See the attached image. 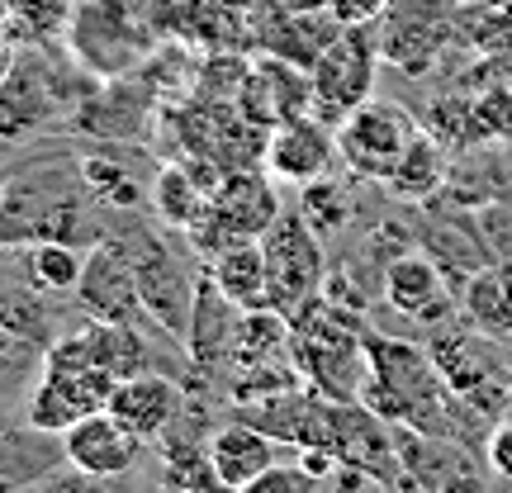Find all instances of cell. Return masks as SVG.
<instances>
[{"mask_svg": "<svg viewBox=\"0 0 512 493\" xmlns=\"http://www.w3.org/2000/svg\"><path fill=\"white\" fill-rule=\"evenodd\" d=\"M57 114V76L53 67H43L38 57L19 53L15 72L0 86V133L5 138H24L43 128Z\"/></svg>", "mask_w": 512, "mask_h": 493, "instance_id": "16", "label": "cell"}, {"mask_svg": "<svg viewBox=\"0 0 512 493\" xmlns=\"http://www.w3.org/2000/svg\"><path fill=\"white\" fill-rule=\"evenodd\" d=\"M67 38H72L76 62H86L100 76L128 72L147 53V34L138 24V10L124 5V0H81Z\"/></svg>", "mask_w": 512, "mask_h": 493, "instance_id": "7", "label": "cell"}, {"mask_svg": "<svg viewBox=\"0 0 512 493\" xmlns=\"http://www.w3.org/2000/svg\"><path fill=\"white\" fill-rule=\"evenodd\" d=\"M114 375L95 366H48L43 361V380L29 394V427L38 432H67L81 418H91L100 408H110L114 394Z\"/></svg>", "mask_w": 512, "mask_h": 493, "instance_id": "9", "label": "cell"}, {"mask_svg": "<svg viewBox=\"0 0 512 493\" xmlns=\"http://www.w3.org/2000/svg\"><path fill=\"white\" fill-rule=\"evenodd\" d=\"M275 456H280V441H275L271 432L252 427V422H242V418L223 422L219 432L209 437V460H214V470H219L228 493L247 489L256 475H266L275 465Z\"/></svg>", "mask_w": 512, "mask_h": 493, "instance_id": "17", "label": "cell"}, {"mask_svg": "<svg viewBox=\"0 0 512 493\" xmlns=\"http://www.w3.org/2000/svg\"><path fill=\"white\" fill-rule=\"evenodd\" d=\"M238 318H242V309H238V304H228V299L214 290V280H209V285L195 294V313H190V332H185L190 356H195L200 366H219L223 356L233 361Z\"/></svg>", "mask_w": 512, "mask_h": 493, "instance_id": "21", "label": "cell"}, {"mask_svg": "<svg viewBox=\"0 0 512 493\" xmlns=\"http://www.w3.org/2000/svg\"><path fill=\"white\" fill-rule=\"evenodd\" d=\"M304 195H299V214L328 238V233H337V228H347L351 219V200H347V190L337 181H328V176H318V181L309 185H299Z\"/></svg>", "mask_w": 512, "mask_h": 493, "instance_id": "26", "label": "cell"}, {"mask_svg": "<svg viewBox=\"0 0 512 493\" xmlns=\"http://www.w3.org/2000/svg\"><path fill=\"white\" fill-rule=\"evenodd\" d=\"M437 493H484V479H479L475 470H465V465H460L451 479H441Z\"/></svg>", "mask_w": 512, "mask_h": 493, "instance_id": "30", "label": "cell"}, {"mask_svg": "<svg viewBox=\"0 0 512 493\" xmlns=\"http://www.w3.org/2000/svg\"><path fill=\"white\" fill-rule=\"evenodd\" d=\"M366 493H389V489H380V484H370V489Z\"/></svg>", "mask_w": 512, "mask_h": 493, "instance_id": "35", "label": "cell"}, {"mask_svg": "<svg viewBox=\"0 0 512 493\" xmlns=\"http://www.w3.org/2000/svg\"><path fill=\"white\" fill-rule=\"evenodd\" d=\"M238 493H318V475H313L309 465H280V460H275L266 475H256L252 484Z\"/></svg>", "mask_w": 512, "mask_h": 493, "instance_id": "27", "label": "cell"}, {"mask_svg": "<svg viewBox=\"0 0 512 493\" xmlns=\"http://www.w3.org/2000/svg\"><path fill=\"white\" fill-rule=\"evenodd\" d=\"M238 110L261 124L266 133L290 119H304L313 114V91H309V67H299L290 57H261L252 62V72L242 81V95H238Z\"/></svg>", "mask_w": 512, "mask_h": 493, "instance_id": "10", "label": "cell"}, {"mask_svg": "<svg viewBox=\"0 0 512 493\" xmlns=\"http://www.w3.org/2000/svg\"><path fill=\"white\" fill-rule=\"evenodd\" d=\"M29 242H72V247L105 242L86 185H62L53 171L5 185L0 190V247H29Z\"/></svg>", "mask_w": 512, "mask_h": 493, "instance_id": "2", "label": "cell"}, {"mask_svg": "<svg viewBox=\"0 0 512 493\" xmlns=\"http://www.w3.org/2000/svg\"><path fill=\"white\" fill-rule=\"evenodd\" d=\"M5 19H10V0H0V24H5Z\"/></svg>", "mask_w": 512, "mask_h": 493, "instance_id": "34", "label": "cell"}, {"mask_svg": "<svg viewBox=\"0 0 512 493\" xmlns=\"http://www.w3.org/2000/svg\"><path fill=\"white\" fill-rule=\"evenodd\" d=\"M147 200H152V209H157V219H162V223H171V228H185V233H190V228L204 219V209H209V190H204V185H195V171L166 162V166H157Z\"/></svg>", "mask_w": 512, "mask_h": 493, "instance_id": "22", "label": "cell"}, {"mask_svg": "<svg viewBox=\"0 0 512 493\" xmlns=\"http://www.w3.org/2000/svg\"><path fill=\"white\" fill-rule=\"evenodd\" d=\"M62 451H67V465L81 470V475L114 479L133 470V460L143 451V437L133 427H124L110 408H100V413H91V418H81L76 427L62 432Z\"/></svg>", "mask_w": 512, "mask_h": 493, "instance_id": "12", "label": "cell"}, {"mask_svg": "<svg viewBox=\"0 0 512 493\" xmlns=\"http://www.w3.org/2000/svg\"><path fill=\"white\" fill-rule=\"evenodd\" d=\"M285 15H328L332 0H275Z\"/></svg>", "mask_w": 512, "mask_h": 493, "instance_id": "32", "label": "cell"}, {"mask_svg": "<svg viewBox=\"0 0 512 493\" xmlns=\"http://www.w3.org/2000/svg\"><path fill=\"white\" fill-rule=\"evenodd\" d=\"M332 157H337V128L323 124L318 114L290 119V124L271 128L266 138V171L285 185H309L328 176Z\"/></svg>", "mask_w": 512, "mask_h": 493, "instance_id": "13", "label": "cell"}, {"mask_svg": "<svg viewBox=\"0 0 512 493\" xmlns=\"http://www.w3.org/2000/svg\"><path fill=\"white\" fill-rule=\"evenodd\" d=\"M128 247V261H133V271H138V294H143V309L162 323L171 337H181L190 332V313H195V280L190 271L181 266V256L171 252L157 233H133L124 242Z\"/></svg>", "mask_w": 512, "mask_h": 493, "instance_id": "8", "label": "cell"}, {"mask_svg": "<svg viewBox=\"0 0 512 493\" xmlns=\"http://www.w3.org/2000/svg\"><path fill=\"white\" fill-rule=\"evenodd\" d=\"M370 380L361 403H370L384 422H403L422 437H456L451 413H460V399L446 389L437 361L427 347H413L403 337H366Z\"/></svg>", "mask_w": 512, "mask_h": 493, "instance_id": "1", "label": "cell"}, {"mask_svg": "<svg viewBox=\"0 0 512 493\" xmlns=\"http://www.w3.org/2000/svg\"><path fill=\"white\" fill-rule=\"evenodd\" d=\"M380 43H370L366 29H337L323 43V53L309 67L313 114L323 124H342L351 110H361L375 95V72H380Z\"/></svg>", "mask_w": 512, "mask_h": 493, "instance_id": "4", "label": "cell"}, {"mask_svg": "<svg viewBox=\"0 0 512 493\" xmlns=\"http://www.w3.org/2000/svg\"><path fill=\"white\" fill-rule=\"evenodd\" d=\"M465 323L479 328L494 342H512V261H484L479 271H470L465 280Z\"/></svg>", "mask_w": 512, "mask_h": 493, "instance_id": "19", "label": "cell"}, {"mask_svg": "<svg viewBox=\"0 0 512 493\" xmlns=\"http://www.w3.org/2000/svg\"><path fill=\"white\" fill-rule=\"evenodd\" d=\"M181 408H185V389L162 370H138V375L114 384L110 394V413L124 427H133L143 441L162 437L166 427L181 418Z\"/></svg>", "mask_w": 512, "mask_h": 493, "instance_id": "15", "label": "cell"}, {"mask_svg": "<svg viewBox=\"0 0 512 493\" xmlns=\"http://www.w3.org/2000/svg\"><path fill=\"white\" fill-rule=\"evenodd\" d=\"M209 280L214 290L238 304L242 313L252 309H271V275H266V252H261V238L233 242L223 252L209 256Z\"/></svg>", "mask_w": 512, "mask_h": 493, "instance_id": "18", "label": "cell"}, {"mask_svg": "<svg viewBox=\"0 0 512 493\" xmlns=\"http://www.w3.org/2000/svg\"><path fill=\"white\" fill-rule=\"evenodd\" d=\"M275 214H280V204H275L271 181H266L256 166H233V171H223V181L214 185L204 219L190 228V242H195L204 252V261H209L214 252L233 247V242L261 238L275 223Z\"/></svg>", "mask_w": 512, "mask_h": 493, "instance_id": "5", "label": "cell"}, {"mask_svg": "<svg viewBox=\"0 0 512 493\" xmlns=\"http://www.w3.org/2000/svg\"><path fill=\"white\" fill-rule=\"evenodd\" d=\"M389 5L394 0H332L328 19L337 29H370V24H380L389 15Z\"/></svg>", "mask_w": 512, "mask_h": 493, "instance_id": "28", "label": "cell"}, {"mask_svg": "<svg viewBox=\"0 0 512 493\" xmlns=\"http://www.w3.org/2000/svg\"><path fill=\"white\" fill-rule=\"evenodd\" d=\"M503 384H508V403H512V356H508V366H503Z\"/></svg>", "mask_w": 512, "mask_h": 493, "instance_id": "33", "label": "cell"}, {"mask_svg": "<svg viewBox=\"0 0 512 493\" xmlns=\"http://www.w3.org/2000/svg\"><path fill=\"white\" fill-rule=\"evenodd\" d=\"M484 460H489V470L503 479H512V418H498L489 427V446H484Z\"/></svg>", "mask_w": 512, "mask_h": 493, "instance_id": "29", "label": "cell"}, {"mask_svg": "<svg viewBox=\"0 0 512 493\" xmlns=\"http://www.w3.org/2000/svg\"><path fill=\"white\" fill-rule=\"evenodd\" d=\"M76 299H81L86 318H95V323H133L138 318L143 294H138V271L128 261L124 242L105 238L86 252V271H81Z\"/></svg>", "mask_w": 512, "mask_h": 493, "instance_id": "11", "label": "cell"}, {"mask_svg": "<svg viewBox=\"0 0 512 493\" xmlns=\"http://www.w3.org/2000/svg\"><path fill=\"white\" fill-rule=\"evenodd\" d=\"M86 252L72 242H29L24 247V275H29V285L48 294H76L81 271H86Z\"/></svg>", "mask_w": 512, "mask_h": 493, "instance_id": "24", "label": "cell"}, {"mask_svg": "<svg viewBox=\"0 0 512 493\" xmlns=\"http://www.w3.org/2000/svg\"><path fill=\"white\" fill-rule=\"evenodd\" d=\"M76 5L81 0H10V19L5 29L24 43H53L72 29Z\"/></svg>", "mask_w": 512, "mask_h": 493, "instance_id": "25", "label": "cell"}, {"mask_svg": "<svg viewBox=\"0 0 512 493\" xmlns=\"http://www.w3.org/2000/svg\"><path fill=\"white\" fill-rule=\"evenodd\" d=\"M62 460H67V451H62L57 432H38V427L0 432V493L34 489L38 479H48Z\"/></svg>", "mask_w": 512, "mask_h": 493, "instance_id": "20", "label": "cell"}, {"mask_svg": "<svg viewBox=\"0 0 512 493\" xmlns=\"http://www.w3.org/2000/svg\"><path fill=\"white\" fill-rule=\"evenodd\" d=\"M418 138V124L413 114L394 105V100H375L370 95L361 110H351L342 124H337V157L361 176V181H380L389 185V176L399 171L403 152Z\"/></svg>", "mask_w": 512, "mask_h": 493, "instance_id": "6", "label": "cell"}, {"mask_svg": "<svg viewBox=\"0 0 512 493\" xmlns=\"http://www.w3.org/2000/svg\"><path fill=\"white\" fill-rule=\"evenodd\" d=\"M15 62H19V48H15V34L0 24V86H5V76L15 72Z\"/></svg>", "mask_w": 512, "mask_h": 493, "instance_id": "31", "label": "cell"}, {"mask_svg": "<svg viewBox=\"0 0 512 493\" xmlns=\"http://www.w3.org/2000/svg\"><path fill=\"white\" fill-rule=\"evenodd\" d=\"M441 185H446V147H441L432 133L418 128V138H413V147L403 152L399 171L389 176V190L408 204H422V200H432Z\"/></svg>", "mask_w": 512, "mask_h": 493, "instance_id": "23", "label": "cell"}, {"mask_svg": "<svg viewBox=\"0 0 512 493\" xmlns=\"http://www.w3.org/2000/svg\"><path fill=\"white\" fill-rule=\"evenodd\" d=\"M384 299L403 318H418L427 328L441 323L451 313V285L441 275V261L432 252H399L384 261Z\"/></svg>", "mask_w": 512, "mask_h": 493, "instance_id": "14", "label": "cell"}, {"mask_svg": "<svg viewBox=\"0 0 512 493\" xmlns=\"http://www.w3.org/2000/svg\"><path fill=\"white\" fill-rule=\"evenodd\" d=\"M261 252H266V275H271V309L294 323L328 280L323 233L299 209H280L275 223L261 233Z\"/></svg>", "mask_w": 512, "mask_h": 493, "instance_id": "3", "label": "cell"}]
</instances>
